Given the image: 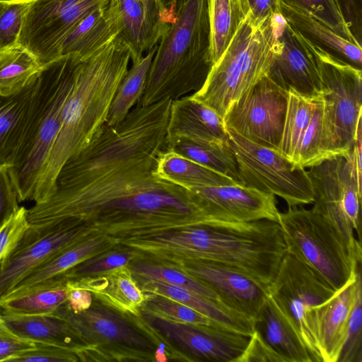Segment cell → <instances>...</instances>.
Here are the masks:
<instances>
[{
	"label": "cell",
	"instance_id": "6da1fadb",
	"mask_svg": "<svg viewBox=\"0 0 362 362\" xmlns=\"http://www.w3.org/2000/svg\"><path fill=\"white\" fill-rule=\"evenodd\" d=\"M158 153L134 159L70 188L69 217L117 241L193 226L208 214L194 192L156 173Z\"/></svg>",
	"mask_w": 362,
	"mask_h": 362
},
{
	"label": "cell",
	"instance_id": "7a4b0ae2",
	"mask_svg": "<svg viewBox=\"0 0 362 362\" xmlns=\"http://www.w3.org/2000/svg\"><path fill=\"white\" fill-rule=\"evenodd\" d=\"M130 60L128 47L117 36L91 54L81 57L59 131L35 188V203L49 197L63 165L86 148L105 124Z\"/></svg>",
	"mask_w": 362,
	"mask_h": 362
},
{
	"label": "cell",
	"instance_id": "3957f363",
	"mask_svg": "<svg viewBox=\"0 0 362 362\" xmlns=\"http://www.w3.org/2000/svg\"><path fill=\"white\" fill-rule=\"evenodd\" d=\"M213 66L209 0H186L157 45L137 106L198 91Z\"/></svg>",
	"mask_w": 362,
	"mask_h": 362
},
{
	"label": "cell",
	"instance_id": "277c9868",
	"mask_svg": "<svg viewBox=\"0 0 362 362\" xmlns=\"http://www.w3.org/2000/svg\"><path fill=\"white\" fill-rule=\"evenodd\" d=\"M81 57L61 55L42 66L23 137L8 168L19 202L32 200L60 129L65 103L73 88Z\"/></svg>",
	"mask_w": 362,
	"mask_h": 362
},
{
	"label": "cell",
	"instance_id": "5b68a950",
	"mask_svg": "<svg viewBox=\"0 0 362 362\" xmlns=\"http://www.w3.org/2000/svg\"><path fill=\"white\" fill-rule=\"evenodd\" d=\"M240 24L202 87L192 97L223 118L232 105L267 76L276 40L277 16Z\"/></svg>",
	"mask_w": 362,
	"mask_h": 362
},
{
	"label": "cell",
	"instance_id": "8992f818",
	"mask_svg": "<svg viewBox=\"0 0 362 362\" xmlns=\"http://www.w3.org/2000/svg\"><path fill=\"white\" fill-rule=\"evenodd\" d=\"M286 252L308 265L337 291L361 268L362 250L351 246L314 209L288 206L279 213Z\"/></svg>",
	"mask_w": 362,
	"mask_h": 362
},
{
	"label": "cell",
	"instance_id": "52a82bcc",
	"mask_svg": "<svg viewBox=\"0 0 362 362\" xmlns=\"http://www.w3.org/2000/svg\"><path fill=\"white\" fill-rule=\"evenodd\" d=\"M226 129L243 185L278 196L288 206L313 204V187L305 168L276 149Z\"/></svg>",
	"mask_w": 362,
	"mask_h": 362
},
{
	"label": "cell",
	"instance_id": "ba28073f",
	"mask_svg": "<svg viewBox=\"0 0 362 362\" xmlns=\"http://www.w3.org/2000/svg\"><path fill=\"white\" fill-rule=\"evenodd\" d=\"M313 191L315 211L327 219L349 244L361 249V204L362 191L358 188L352 153L337 156L313 165L307 170Z\"/></svg>",
	"mask_w": 362,
	"mask_h": 362
},
{
	"label": "cell",
	"instance_id": "9c48e42d",
	"mask_svg": "<svg viewBox=\"0 0 362 362\" xmlns=\"http://www.w3.org/2000/svg\"><path fill=\"white\" fill-rule=\"evenodd\" d=\"M311 46L322 83L324 125L337 152L347 156L362 118V72Z\"/></svg>",
	"mask_w": 362,
	"mask_h": 362
},
{
	"label": "cell",
	"instance_id": "30bf717a",
	"mask_svg": "<svg viewBox=\"0 0 362 362\" xmlns=\"http://www.w3.org/2000/svg\"><path fill=\"white\" fill-rule=\"evenodd\" d=\"M335 291L317 273L287 252L268 286V294L296 330L315 362L320 360L313 333V310Z\"/></svg>",
	"mask_w": 362,
	"mask_h": 362
},
{
	"label": "cell",
	"instance_id": "8fae6325",
	"mask_svg": "<svg viewBox=\"0 0 362 362\" xmlns=\"http://www.w3.org/2000/svg\"><path fill=\"white\" fill-rule=\"evenodd\" d=\"M110 0H33L17 40L42 66L59 57L69 33Z\"/></svg>",
	"mask_w": 362,
	"mask_h": 362
},
{
	"label": "cell",
	"instance_id": "7c38bea8",
	"mask_svg": "<svg viewBox=\"0 0 362 362\" xmlns=\"http://www.w3.org/2000/svg\"><path fill=\"white\" fill-rule=\"evenodd\" d=\"M288 92L267 76L234 103L223 117L226 129L258 144L277 150Z\"/></svg>",
	"mask_w": 362,
	"mask_h": 362
},
{
	"label": "cell",
	"instance_id": "4fadbf2b",
	"mask_svg": "<svg viewBox=\"0 0 362 362\" xmlns=\"http://www.w3.org/2000/svg\"><path fill=\"white\" fill-rule=\"evenodd\" d=\"M95 235L92 229L69 221L30 225L13 251L0 264V300L31 271L57 252Z\"/></svg>",
	"mask_w": 362,
	"mask_h": 362
},
{
	"label": "cell",
	"instance_id": "5bb4252c",
	"mask_svg": "<svg viewBox=\"0 0 362 362\" xmlns=\"http://www.w3.org/2000/svg\"><path fill=\"white\" fill-rule=\"evenodd\" d=\"M267 76L286 91L309 96L322 95V83L313 47L281 14L277 16L276 40Z\"/></svg>",
	"mask_w": 362,
	"mask_h": 362
},
{
	"label": "cell",
	"instance_id": "9a60e30c",
	"mask_svg": "<svg viewBox=\"0 0 362 362\" xmlns=\"http://www.w3.org/2000/svg\"><path fill=\"white\" fill-rule=\"evenodd\" d=\"M147 325L197 360L237 362L250 337L219 326H197L170 321L141 312Z\"/></svg>",
	"mask_w": 362,
	"mask_h": 362
},
{
	"label": "cell",
	"instance_id": "2e32d148",
	"mask_svg": "<svg viewBox=\"0 0 362 362\" xmlns=\"http://www.w3.org/2000/svg\"><path fill=\"white\" fill-rule=\"evenodd\" d=\"M172 267L209 286L226 307L253 321L268 292L252 278L220 263L197 261Z\"/></svg>",
	"mask_w": 362,
	"mask_h": 362
},
{
	"label": "cell",
	"instance_id": "e0dca14e",
	"mask_svg": "<svg viewBox=\"0 0 362 362\" xmlns=\"http://www.w3.org/2000/svg\"><path fill=\"white\" fill-rule=\"evenodd\" d=\"M212 214L224 222L247 223L260 220L278 222L275 196L241 185L192 187Z\"/></svg>",
	"mask_w": 362,
	"mask_h": 362
},
{
	"label": "cell",
	"instance_id": "ac0fdd59",
	"mask_svg": "<svg viewBox=\"0 0 362 362\" xmlns=\"http://www.w3.org/2000/svg\"><path fill=\"white\" fill-rule=\"evenodd\" d=\"M361 268L344 286L313 310L312 328L320 362H337L350 313L361 290Z\"/></svg>",
	"mask_w": 362,
	"mask_h": 362
},
{
	"label": "cell",
	"instance_id": "d6986e66",
	"mask_svg": "<svg viewBox=\"0 0 362 362\" xmlns=\"http://www.w3.org/2000/svg\"><path fill=\"white\" fill-rule=\"evenodd\" d=\"M54 314L64 317L83 345L119 344L135 349H148L146 339L117 313L109 308L90 306L79 313L64 305Z\"/></svg>",
	"mask_w": 362,
	"mask_h": 362
},
{
	"label": "cell",
	"instance_id": "ffe728a7",
	"mask_svg": "<svg viewBox=\"0 0 362 362\" xmlns=\"http://www.w3.org/2000/svg\"><path fill=\"white\" fill-rule=\"evenodd\" d=\"M175 138L230 145L223 118L192 95L171 102L165 140Z\"/></svg>",
	"mask_w": 362,
	"mask_h": 362
},
{
	"label": "cell",
	"instance_id": "44dd1931",
	"mask_svg": "<svg viewBox=\"0 0 362 362\" xmlns=\"http://www.w3.org/2000/svg\"><path fill=\"white\" fill-rule=\"evenodd\" d=\"M71 284L89 291L101 303L124 313L141 317L145 295L127 266L76 279Z\"/></svg>",
	"mask_w": 362,
	"mask_h": 362
},
{
	"label": "cell",
	"instance_id": "7402d4cb",
	"mask_svg": "<svg viewBox=\"0 0 362 362\" xmlns=\"http://www.w3.org/2000/svg\"><path fill=\"white\" fill-rule=\"evenodd\" d=\"M117 245L115 239L105 234H97L81 240L31 271L1 300L14 297L30 288L59 277L80 262Z\"/></svg>",
	"mask_w": 362,
	"mask_h": 362
},
{
	"label": "cell",
	"instance_id": "603a6c76",
	"mask_svg": "<svg viewBox=\"0 0 362 362\" xmlns=\"http://www.w3.org/2000/svg\"><path fill=\"white\" fill-rule=\"evenodd\" d=\"M254 332L281 358V362H315L268 292L254 319Z\"/></svg>",
	"mask_w": 362,
	"mask_h": 362
},
{
	"label": "cell",
	"instance_id": "cb8c5ba5",
	"mask_svg": "<svg viewBox=\"0 0 362 362\" xmlns=\"http://www.w3.org/2000/svg\"><path fill=\"white\" fill-rule=\"evenodd\" d=\"M281 14L308 43L361 70V47L342 37L306 12L281 1Z\"/></svg>",
	"mask_w": 362,
	"mask_h": 362
},
{
	"label": "cell",
	"instance_id": "d4e9b609",
	"mask_svg": "<svg viewBox=\"0 0 362 362\" xmlns=\"http://www.w3.org/2000/svg\"><path fill=\"white\" fill-rule=\"evenodd\" d=\"M144 293L161 295L189 306L209 317L221 327L249 337L254 332V321L226 305L185 288L153 280H141Z\"/></svg>",
	"mask_w": 362,
	"mask_h": 362
},
{
	"label": "cell",
	"instance_id": "484cf974",
	"mask_svg": "<svg viewBox=\"0 0 362 362\" xmlns=\"http://www.w3.org/2000/svg\"><path fill=\"white\" fill-rule=\"evenodd\" d=\"M108 11L117 28V37L128 47L132 63L158 44L160 37L138 0H110Z\"/></svg>",
	"mask_w": 362,
	"mask_h": 362
},
{
	"label": "cell",
	"instance_id": "4316f807",
	"mask_svg": "<svg viewBox=\"0 0 362 362\" xmlns=\"http://www.w3.org/2000/svg\"><path fill=\"white\" fill-rule=\"evenodd\" d=\"M37 74L18 93L0 95V167L10 168L13 164L28 117Z\"/></svg>",
	"mask_w": 362,
	"mask_h": 362
},
{
	"label": "cell",
	"instance_id": "83f0119b",
	"mask_svg": "<svg viewBox=\"0 0 362 362\" xmlns=\"http://www.w3.org/2000/svg\"><path fill=\"white\" fill-rule=\"evenodd\" d=\"M2 316L8 329L21 338L52 344L76 351L84 346L67 321L55 314Z\"/></svg>",
	"mask_w": 362,
	"mask_h": 362
},
{
	"label": "cell",
	"instance_id": "f1b7e54d",
	"mask_svg": "<svg viewBox=\"0 0 362 362\" xmlns=\"http://www.w3.org/2000/svg\"><path fill=\"white\" fill-rule=\"evenodd\" d=\"M66 279L62 276L30 288L0 300V313L7 315H39L54 313L66 303Z\"/></svg>",
	"mask_w": 362,
	"mask_h": 362
},
{
	"label": "cell",
	"instance_id": "f546056e",
	"mask_svg": "<svg viewBox=\"0 0 362 362\" xmlns=\"http://www.w3.org/2000/svg\"><path fill=\"white\" fill-rule=\"evenodd\" d=\"M108 4L93 11L69 33L61 47L60 55L76 53L86 57L117 35Z\"/></svg>",
	"mask_w": 362,
	"mask_h": 362
},
{
	"label": "cell",
	"instance_id": "4dcf8cb0",
	"mask_svg": "<svg viewBox=\"0 0 362 362\" xmlns=\"http://www.w3.org/2000/svg\"><path fill=\"white\" fill-rule=\"evenodd\" d=\"M156 173L186 188L238 185L232 179L169 149L163 150L158 155Z\"/></svg>",
	"mask_w": 362,
	"mask_h": 362
},
{
	"label": "cell",
	"instance_id": "1f68e13d",
	"mask_svg": "<svg viewBox=\"0 0 362 362\" xmlns=\"http://www.w3.org/2000/svg\"><path fill=\"white\" fill-rule=\"evenodd\" d=\"M164 149L173 151L207 168L232 179L238 185H242L235 158L230 145L215 144L194 141L184 138H175L165 140Z\"/></svg>",
	"mask_w": 362,
	"mask_h": 362
},
{
	"label": "cell",
	"instance_id": "d6a6232c",
	"mask_svg": "<svg viewBox=\"0 0 362 362\" xmlns=\"http://www.w3.org/2000/svg\"><path fill=\"white\" fill-rule=\"evenodd\" d=\"M320 96H306L293 89L288 91L283 130L277 151L296 164H298L303 136Z\"/></svg>",
	"mask_w": 362,
	"mask_h": 362
},
{
	"label": "cell",
	"instance_id": "836d02e7",
	"mask_svg": "<svg viewBox=\"0 0 362 362\" xmlns=\"http://www.w3.org/2000/svg\"><path fill=\"white\" fill-rule=\"evenodd\" d=\"M248 13L245 0H209L211 57L213 64L228 47Z\"/></svg>",
	"mask_w": 362,
	"mask_h": 362
},
{
	"label": "cell",
	"instance_id": "e575fe53",
	"mask_svg": "<svg viewBox=\"0 0 362 362\" xmlns=\"http://www.w3.org/2000/svg\"><path fill=\"white\" fill-rule=\"evenodd\" d=\"M157 45L151 49L145 56L133 62L132 67L119 83L111 103L107 125H115L122 121L132 107L141 98Z\"/></svg>",
	"mask_w": 362,
	"mask_h": 362
},
{
	"label": "cell",
	"instance_id": "d590c367",
	"mask_svg": "<svg viewBox=\"0 0 362 362\" xmlns=\"http://www.w3.org/2000/svg\"><path fill=\"white\" fill-rule=\"evenodd\" d=\"M41 67L37 59L18 44L0 49V95L21 90Z\"/></svg>",
	"mask_w": 362,
	"mask_h": 362
},
{
	"label": "cell",
	"instance_id": "8d00e7d4",
	"mask_svg": "<svg viewBox=\"0 0 362 362\" xmlns=\"http://www.w3.org/2000/svg\"><path fill=\"white\" fill-rule=\"evenodd\" d=\"M127 267L135 280H153L180 286L224 305L212 288L174 267L146 259L134 260Z\"/></svg>",
	"mask_w": 362,
	"mask_h": 362
},
{
	"label": "cell",
	"instance_id": "74e56055",
	"mask_svg": "<svg viewBox=\"0 0 362 362\" xmlns=\"http://www.w3.org/2000/svg\"><path fill=\"white\" fill-rule=\"evenodd\" d=\"M341 156L333 146L323 122V99L318 98L310 122L304 133L298 152V164L303 168Z\"/></svg>",
	"mask_w": 362,
	"mask_h": 362
},
{
	"label": "cell",
	"instance_id": "f35d334b",
	"mask_svg": "<svg viewBox=\"0 0 362 362\" xmlns=\"http://www.w3.org/2000/svg\"><path fill=\"white\" fill-rule=\"evenodd\" d=\"M144 295L145 300L141 308V312L180 323L197 326L221 327L209 317L180 302L161 295L153 293H144Z\"/></svg>",
	"mask_w": 362,
	"mask_h": 362
},
{
	"label": "cell",
	"instance_id": "ab89813d",
	"mask_svg": "<svg viewBox=\"0 0 362 362\" xmlns=\"http://www.w3.org/2000/svg\"><path fill=\"white\" fill-rule=\"evenodd\" d=\"M141 257L142 255L139 252L132 249L113 248L80 262L61 276L66 279H76L107 272L127 266L130 262Z\"/></svg>",
	"mask_w": 362,
	"mask_h": 362
},
{
	"label": "cell",
	"instance_id": "60d3db41",
	"mask_svg": "<svg viewBox=\"0 0 362 362\" xmlns=\"http://www.w3.org/2000/svg\"><path fill=\"white\" fill-rule=\"evenodd\" d=\"M282 1L306 12L337 35L357 45L341 16L337 0H282Z\"/></svg>",
	"mask_w": 362,
	"mask_h": 362
},
{
	"label": "cell",
	"instance_id": "b9f144b4",
	"mask_svg": "<svg viewBox=\"0 0 362 362\" xmlns=\"http://www.w3.org/2000/svg\"><path fill=\"white\" fill-rule=\"evenodd\" d=\"M33 0L0 1V49L13 46Z\"/></svg>",
	"mask_w": 362,
	"mask_h": 362
},
{
	"label": "cell",
	"instance_id": "7bdbcfd3",
	"mask_svg": "<svg viewBox=\"0 0 362 362\" xmlns=\"http://www.w3.org/2000/svg\"><path fill=\"white\" fill-rule=\"evenodd\" d=\"M337 362H362V289L349 315L345 341Z\"/></svg>",
	"mask_w": 362,
	"mask_h": 362
},
{
	"label": "cell",
	"instance_id": "ee69618b",
	"mask_svg": "<svg viewBox=\"0 0 362 362\" xmlns=\"http://www.w3.org/2000/svg\"><path fill=\"white\" fill-rule=\"evenodd\" d=\"M30 226L24 206H19L0 226V264L13 251Z\"/></svg>",
	"mask_w": 362,
	"mask_h": 362
},
{
	"label": "cell",
	"instance_id": "f6af8a7d",
	"mask_svg": "<svg viewBox=\"0 0 362 362\" xmlns=\"http://www.w3.org/2000/svg\"><path fill=\"white\" fill-rule=\"evenodd\" d=\"M34 342V348L16 354L9 358L6 361L69 362L78 360L76 352L74 350L48 343Z\"/></svg>",
	"mask_w": 362,
	"mask_h": 362
},
{
	"label": "cell",
	"instance_id": "bcb514c9",
	"mask_svg": "<svg viewBox=\"0 0 362 362\" xmlns=\"http://www.w3.org/2000/svg\"><path fill=\"white\" fill-rule=\"evenodd\" d=\"M19 201L8 168L0 167V226L18 208Z\"/></svg>",
	"mask_w": 362,
	"mask_h": 362
},
{
	"label": "cell",
	"instance_id": "7dc6e473",
	"mask_svg": "<svg viewBox=\"0 0 362 362\" xmlns=\"http://www.w3.org/2000/svg\"><path fill=\"white\" fill-rule=\"evenodd\" d=\"M341 16L357 45H362V0H337Z\"/></svg>",
	"mask_w": 362,
	"mask_h": 362
},
{
	"label": "cell",
	"instance_id": "c3c4849f",
	"mask_svg": "<svg viewBox=\"0 0 362 362\" xmlns=\"http://www.w3.org/2000/svg\"><path fill=\"white\" fill-rule=\"evenodd\" d=\"M281 362V358L272 351L253 332L249 343L237 362Z\"/></svg>",
	"mask_w": 362,
	"mask_h": 362
},
{
	"label": "cell",
	"instance_id": "681fc988",
	"mask_svg": "<svg viewBox=\"0 0 362 362\" xmlns=\"http://www.w3.org/2000/svg\"><path fill=\"white\" fill-rule=\"evenodd\" d=\"M35 347V342L21 338L13 333H0V361Z\"/></svg>",
	"mask_w": 362,
	"mask_h": 362
},
{
	"label": "cell",
	"instance_id": "f907efd6",
	"mask_svg": "<svg viewBox=\"0 0 362 362\" xmlns=\"http://www.w3.org/2000/svg\"><path fill=\"white\" fill-rule=\"evenodd\" d=\"M68 291L65 308L74 313H79L88 309L92 305L91 293L83 288L76 286L68 280L66 282Z\"/></svg>",
	"mask_w": 362,
	"mask_h": 362
},
{
	"label": "cell",
	"instance_id": "816d5d0a",
	"mask_svg": "<svg viewBox=\"0 0 362 362\" xmlns=\"http://www.w3.org/2000/svg\"><path fill=\"white\" fill-rule=\"evenodd\" d=\"M250 16L256 21H264L281 13L282 0H245Z\"/></svg>",
	"mask_w": 362,
	"mask_h": 362
},
{
	"label": "cell",
	"instance_id": "f5cc1de1",
	"mask_svg": "<svg viewBox=\"0 0 362 362\" xmlns=\"http://www.w3.org/2000/svg\"><path fill=\"white\" fill-rule=\"evenodd\" d=\"M142 5L146 17L160 37L169 27H165L160 21L159 11L156 0H138Z\"/></svg>",
	"mask_w": 362,
	"mask_h": 362
},
{
	"label": "cell",
	"instance_id": "db71d44e",
	"mask_svg": "<svg viewBox=\"0 0 362 362\" xmlns=\"http://www.w3.org/2000/svg\"><path fill=\"white\" fill-rule=\"evenodd\" d=\"M352 153L358 188L362 191V118L359 119L357 124L352 147Z\"/></svg>",
	"mask_w": 362,
	"mask_h": 362
},
{
	"label": "cell",
	"instance_id": "11a10c76",
	"mask_svg": "<svg viewBox=\"0 0 362 362\" xmlns=\"http://www.w3.org/2000/svg\"><path fill=\"white\" fill-rule=\"evenodd\" d=\"M156 2L161 23L169 27L176 19L178 0H156Z\"/></svg>",
	"mask_w": 362,
	"mask_h": 362
},
{
	"label": "cell",
	"instance_id": "9f6ffc18",
	"mask_svg": "<svg viewBox=\"0 0 362 362\" xmlns=\"http://www.w3.org/2000/svg\"><path fill=\"white\" fill-rule=\"evenodd\" d=\"M186 0H178V3H177V6L180 4H182L183 2H185Z\"/></svg>",
	"mask_w": 362,
	"mask_h": 362
},
{
	"label": "cell",
	"instance_id": "6f0895ef",
	"mask_svg": "<svg viewBox=\"0 0 362 362\" xmlns=\"http://www.w3.org/2000/svg\"><path fill=\"white\" fill-rule=\"evenodd\" d=\"M0 1H8V0H0Z\"/></svg>",
	"mask_w": 362,
	"mask_h": 362
}]
</instances>
